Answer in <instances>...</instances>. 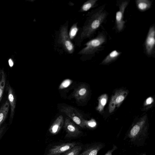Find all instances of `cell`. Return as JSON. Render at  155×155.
<instances>
[{"instance_id":"1","label":"cell","mask_w":155,"mask_h":155,"mask_svg":"<svg viewBox=\"0 0 155 155\" xmlns=\"http://www.w3.org/2000/svg\"><path fill=\"white\" fill-rule=\"evenodd\" d=\"M103 5L95 9L84 26L81 37H90L100 27L106 18L108 13Z\"/></svg>"},{"instance_id":"22","label":"cell","mask_w":155,"mask_h":155,"mask_svg":"<svg viewBox=\"0 0 155 155\" xmlns=\"http://www.w3.org/2000/svg\"><path fill=\"white\" fill-rule=\"evenodd\" d=\"M71 83V81L67 79L61 83V87L62 88H66L68 87Z\"/></svg>"},{"instance_id":"19","label":"cell","mask_w":155,"mask_h":155,"mask_svg":"<svg viewBox=\"0 0 155 155\" xmlns=\"http://www.w3.org/2000/svg\"><path fill=\"white\" fill-rule=\"evenodd\" d=\"M97 0H89L85 2L81 7L83 11H87L92 8L96 3Z\"/></svg>"},{"instance_id":"18","label":"cell","mask_w":155,"mask_h":155,"mask_svg":"<svg viewBox=\"0 0 155 155\" xmlns=\"http://www.w3.org/2000/svg\"><path fill=\"white\" fill-rule=\"evenodd\" d=\"M82 150V147L80 145H76L74 147L65 152L64 155H79Z\"/></svg>"},{"instance_id":"5","label":"cell","mask_w":155,"mask_h":155,"mask_svg":"<svg viewBox=\"0 0 155 155\" xmlns=\"http://www.w3.org/2000/svg\"><path fill=\"white\" fill-rule=\"evenodd\" d=\"M127 93L124 91H119L111 98L109 106V112L112 113L116 107H118L124 101Z\"/></svg>"},{"instance_id":"13","label":"cell","mask_w":155,"mask_h":155,"mask_svg":"<svg viewBox=\"0 0 155 155\" xmlns=\"http://www.w3.org/2000/svg\"><path fill=\"white\" fill-rule=\"evenodd\" d=\"M102 146V144H97L89 147L79 155H97Z\"/></svg>"},{"instance_id":"7","label":"cell","mask_w":155,"mask_h":155,"mask_svg":"<svg viewBox=\"0 0 155 155\" xmlns=\"http://www.w3.org/2000/svg\"><path fill=\"white\" fill-rule=\"evenodd\" d=\"M60 36L64 48L69 53H72L74 50V47L68 37L67 29L66 27H63L61 28Z\"/></svg>"},{"instance_id":"4","label":"cell","mask_w":155,"mask_h":155,"mask_svg":"<svg viewBox=\"0 0 155 155\" xmlns=\"http://www.w3.org/2000/svg\"><path fill=\"white\" fill-rule=\"evenodd\" d=\"M128 3V1L125 0L119 4V10L116 13V27L119 31H121L124 28L125 23L123 20L124 14Z\"/></svg>"},{"instance_id":"6","label":"cell","mask_w":155,"mask_h":155,"mask_svg":"<svg viewBox=\"0 0 155 155\" xmlns=\"http://www.w3.org/2000/svg\"><path fill=\"white\" fill-rule=\"evenodd\" d=\"M77 144L74 142L63 144L54 146L50 149L48 155H55L65 152L76 146Z\"/></svg>"},{"instance_id":"11","label":"cell","mask_w":155,"mask_h":155,"mask_svg":"<svg viewBox=\"0 0 155 155\" xmlns=\"http://www.w3.org/2000/svg\"><path fill=\"white\" fill-rule=\"evenodd\" d=\"M10 105L8 100L2 105L0 109V127L5 121L8 114Z\"/></svg>"},{"instance_id":"15","label":"cell","mask_w":155,"mask_h":155,"mask_svg":"<svg viewBox=\"0 0 155 155\" xmlns=\"http://www.w3.org/2000/svg\"><path fill=\"white\" fill-rule=\"evenodd\" d=\"M62 124V120L61 118L58 119L51 126L49 129V132L52 134L55 135L57 134L61 129Z\"/></svg>"},{"instance_id":"25","label":"cell","mask_w":155,"mask_h":155,"mask_svg":"<svg viewBox=\"0 0 155 155\" xmlns=\"http://www.w3.org/2000/svg\"><path fill=\"white\" fill-rule=\"evenodd\" d=\"M117 147L115 146H113L112 149L109 150L104 155H113L112 154L113 152L116 149Z\"/></svg>"},{"instance_id":"9","label":"cell","mask_w":155,"mask_h":155,"mask_svg":"<svg viewBox=\"0 0 155 155\" xmlns=\"http://www.w3.org/2000/svg\"><path fill=\"white\" fill-rule=\"evenodd\" d=\"M64 128L66 132V137H78L81 134V131L73 124L68 120L66 121Z\"/></svg>"},{"instance_id":"17","label":"cell","mask_w":155,"mask_h":155,"mask_svg":"<svg viewBox=\"0 0 155 155\" xmlns=\"http://www.w3.org/2000/svg\"><path fill=\"white\" fill-rule=\"evenodd\" d=\"M107 96L106 94L101 95L98 98V104L97 109L99 112L102 111L106 104L107 100Z\"/></svg>"},{"instance_id":"14","label":"cell","mask_w":155,"mask_h":155,"mask_svg":"<svg viewBox=\"0 0 155 155\" xmlns=\"http://www.w3.org/2000/svg\"><path fill=\"white\" fill-rule=\"evenodd\" d=\"M121 52L116 50L112 51L103 60L102 64H107L115 60L120 55Z\"/></svg>"},{"instance_id":"3","label":"cell","mask_w":155,"mask_h":155,"mask_svg":"<svg viewBox=\"0 0 155 155\" xmlns=\"http://www.w3.org/2000/svg\"><path fill=\"white\" fill-rule=\"evenodd\" d=\"M155 45V28L153 24L149 28L145 42L146 52L148 55H151L153 53Z\"/></svg>"},{"instance_id":"8","label":"cell","mask_w":155,"mask_h":155,"mask_svg":"<svg viewBox=\"0 0 155 155\" xmlns=\"http://www.w3.org/2000/svg\"><path fill=\"white\" fill-rule=\"evenodd\" d=\"M8 101L10 108V118L12 119L15 114L16 107V100L13 89L10 85L7 87Z\"/></svg>"},{"instance_id":"20","label":"cell","mask_w":155,"mask_h":155,"mask_svg":"<svg viewBox=\"0 0 155 155\" xmlns=\"http://www.w3.org/2000/svg\"><path fill=\"white\" fill-rule=\"evenodd\" d=\"M78 29L76 25H73L71 27L69 33V38L70 39H72L76 36Z\"/></svg>"},{"instance_id":"21","label":"cell","mask_w":155,"mask_h":155,"mask_svg":"<svg viewBox=\"0 0 155 155\" xmlns=\"http://www.w3.org/2000/svg\"><path fill=\"white\" fill-rule=\"evenodd\" d=\"M73 121L77 124L79 125L82 127H84V125L83 123L81 121L79 118L77 116H74L72 118Z\"/></svg>"},{"instance_id":"28","label":"cell","mask_w":155,"mask_h":155,"mask_svg":"<svg viewBox=\"0 0 155 155\" xmlns=\"http://www.w3.org/2000/svg\"><path fill=\"white\" fill-rule=\"evenodd\" d=\"M8 62L10 66H12L13 64V63L12 60L11 59H10L8 60Z\"/></svg>"},{"instance_id":"12","label":"cell","mask_w":155,"mask_h":155,"mask_svg":"<svg viewBox=\"0 0 155 155\" xmlns=\"http://www.w3.org/2000/svg\"><path fill=\"white\" fill-rule=\"evenodd\" d=\"M136 3L138 10L141 12L148 9L152 5L151 1L149 0H137Z\"/></svg>"},{"instance_id":"27","label":"cell","mask_w":155,"mask_h":155,"mask_svg":"<svg viewBox=\"0 0 155 155\" xmlns=\"http://www.w3.org/2000/svg\"><path fill=\"white\" fill-rule=\"evenodd\" d=\"M5 127L4 126L0 127V139L2 136V134L4 130Z\"/></svg>"},{"instance_id":"2","label":"cell","mask_w":155,"mask_h":155,"mask_svg":"<svg viewBox=\"0 0 155 155\" xmlns=\"http://www.w3.org/2000/svg\"><path fill=\"white\" fill-rule=\"evenodd\" d=\"M106 40L105 35L102 33H100L96 38L86 43L85 47L80 51L79 53L87 54H94L99 49Z\"/></svg>"},{"instance_id":"23","label":"cell","mask_w":155,"mask_h":155,"mask_svg":"<svg viewBox=\"0 0 155 155\" xmlns=\"http://www.w3.org/2000/svg\"><path fill=\"white\" fill-rule=\"evenodd\" d=\"M87 125L91 127H94L96 125V122L94 120H91L88 121L86 123Z\"/></svg>"},{"instance_id":"29","label":"cell","mask_w":155,"mask_h":155,"mask_svg":"<svg viewBox=\"0 0 155 155\" xmlns=\"http://www.w3.org/2000/svg\"><path fill=\"white\" fill-rule=\"evenodd\" d=\"M60 155V154H57V155Z\"/></svg>"},{"instance_id":"24","label":"cell","mask_w":155,"mask_h":155,"mask_svg":"<svg viewBox=\"0 0 155 155\" xmlns=\"http://www.w3.org/2000/svg\"><path fill=\"white\" fill-rule=\"evenodd\" d=\"M153 102V99L151 97H149L147 98L145 102L146 105H150Z\"/></svg>"},{"instance_id":"26","label":"cell","mask_w":155,"mask_h":155,"mask_svg":"<svg viewBox=\"0 0 155 155\" xmlns=\"http://www.w3.org/2000/svg\"><path fill=\"white\" fill-rule=\"evenodd\" d=\"M86 89L85 88H82L79 91L78 93L80 95H84L86 92Z\"/></svg>"},{"instance_id":"16","label":"cell","mask_w":155,"mask_h":155,"mask_svg":"<svg viewBox=\"0 0 155 155\" xmlns=\"http://www.w3.org/2000/svg\"><path fill=\"white\" fill-rule=\"evenodd\" d=\"M6 76L3 70H0V103L2 98L6 84Z\"/></svg>"},{"instance_id":"10","label":"cell","mask_w":155,"mask_h":155,"mask_svg":"<svg viewBox=\"0 0 155 155\" xmlns=\"http://www.w3.org/2000/svg\"><path fill=\"white\" fill-rule=\"evenodd\" d=\"M144 123V121H141L132 127L130 130L129 135L131 138H136L138 137L141 132L142 128Z\"/></svg>"}]
</instances>
